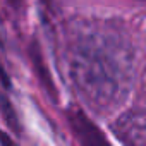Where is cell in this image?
I'll return each mask as SVG.
<instances>
[{
  "instance_id": "obj_6",
  "label": "cell",
  "mask_w": 146,
  "mask_h": 146,
  "mask_svg": "<svg viewBox=\"0 0 146 146\" xmlns=\"http://www.w3.org/2000/svg\"><path fill=\"white\" fill-rule=\"evenodd\" d=\"M12 4H14V5H17V4H19V0H12Z\"/></svg>"
},
{
  "instance_id": "obj_1",
  "label": "cell",
  "mask_w": 146,
  "mask_h": 146,
  "mask_svg": "<svg viewBox=\"0 0 146 146\" xmlns=\"http://www.w3.org/2000/svg\"><path fill=\"white\" fill-rule=\"evenodd\" d=\"M70 83L98 113L124 103L134 83L136 53L127 35L112 23L78 21L65 45Z\"/></svg>"
},
{
  "instance_id": "obj_3",
  "label": "cell",
  "mask_w": 146,
  "mask_h": 146,
  "mask_svg": "<svg viewBox=\"0 0 146 146\" xmlns=\"http://www.w3.org/2000/svg\"><path fill=\"white\" fill-rule=\"evenodd\" d=\"M69 122L70 127L74 131V136L79 139V143L83 144H105L107 139L102 136L100 129L79 110H74L69 113Z\"/></svg>"
},
{
  "instance_id": "obj_4",
  "label": "cell",
  "mask_w": 146,
  "mask_h": 146,
  "mask_svg": "<svg viewBox=\"0 0 146 146\" xmlns=\"http://www.w3.org/2000/svg\"><path fill=\"white\" fill-rule=\"evenodd\" d=\"M9 91H11V79L7 76L5 69L2 67V64H0V112L5 117L7 124L17 131V119H16V112H14L12 103H11Z\"/></svg>"
},
{
  "instance_id": "obj_2",
  "label": "cell",
  "mask_w": 146,
  "mask_h": 146,
  "mask_svg": "<svg viewBox=\"0 0 146 146\" xmlns=\"http://www.w3.org/2000/svg\"><path fill=\"white\" fill-rule=\"evenodd\" d=\"M112 131L124 144L144 146L146 144V117L141 108H132L119 115L112 124Z\"/></svg>"
},
{
  "instance_id": "obj_5",
  "label": "cell",
  "mask_w": 146,
  "mask_h": 146,
  "mask_svg": "<svg viewBox=\"0 0 146 146\" xmlns=\"http://www.w3.org/2000/svg\"><path fill=\"white\" fill-rule=\"evenodd\" d=\"M0 141H2L4 144H12V139H11L9 136H4V134H2V131H0Z\"/></svg>"
}]
</instances>
